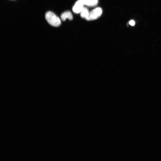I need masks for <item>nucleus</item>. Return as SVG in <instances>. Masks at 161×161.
Listing matches in <instances>:
<instances>
[{
	"mask_svg": "<svg viewBox=\"0 0 161 161\" xmlns=\"http://www.w3.org/2000/svg\"><path fill=\"white\" fill-rule=\"evenodd\" d=\"M45 17L46 21L50 25L56 27L61 25V20L52 12H47L46 14Z\"/></svg>",
	"mask_w": 161,
	"mask_h": 161,
	"instance_id": "nucleus-1",
	"label": "nucleus"
},
{
	"mask_svg": "<svg viewBox=\"0 0 161 161\" xmlns=\"http://www.w3.org/2000/svg\"><path fill=\"white\" fill-rule=\"evenodd\" d=\"M103 12L101 8H97L89 12L87 17L85 19L87 21H93L96 19L101 16Z\"/></svg>",
	"mask_w": 161,
	"mask_h": 161,
	"instance_id": "nucleus-2",
	"label": "nucleus"
},
{
	"mask_svg": "<svg viewBox=\"0 0 161 161\" xmlns=\"http://www.w3.org/2000/svg\"><path fill=\"white\" fill-rule=\"evenodd\" d=\"M84 5L80 0H78L75 3L73 8L74 12L76 14L80 13L84 8Z\"/></svg>",
	"mask_w": 161,
	"mask_h": 161,
	"instance_id": "nucleus-3",
	"label": "nucleus"
},
{
	"mask_svg": "<svg viewBox=\"0 0 161 161\" xmlns=\"http://www.w3.org/2000/svg\"><path fill=\"white\" fill-rule=\"evenodd\" d=\"M84 5L92 7L96 6L98 3V0H80Z\"/></svg>",
	"mask_w": 161,
	"mask_h": 161,
	"instance_id": "nucleus-4",
	"label": "nucleus"
},
{
	"mask_svg": "<svg viewBox=\"0 0 161 161\" xmlns=\"http://www.w3.org/2000/svg\"><path fill=\"white\" fill-rule=\"evenodd\" d=\"M61 18L63 21H65L67 19L69 20H72L73 19V16L71 12L69 11H67L63 13L61 16Z\"/></svg>",
	"mask_w": 161,
	"mask_h": 161,
	"instance_id": "nucleus-5",
	"label": "nucleus"
},
{
	"mask_svg": "<svg viewBox=\"0 0 161 161\" xmlns=\"http://www.w3.org/2000/svg\"><path fill=\"white\" fill-rule=\"evenodd\" d=\"M89 12L88 9L87 8L84 7L81 12L80 13V16L82 18L86 19Z\"/></svg>",
	"mask_w": 161,
	"mask_h": 161,
	"instance_id": "nucleus-6",
	"label": "nucleus"
},
{
	"mask_svg": "<svg viewBox=\"0 0 161 161\" xmlns=\"http://www.w3.org/2000/svg\"><path fill=\"white\" fill-rule=\"evenodd\" d=\"M129 24L131 26H133L135 25V21L133 20L130 21L129 23Z\"/></svg>",
	"mask_w": 161,
	"mask_h": 161,
	"instance_id": "nucleus-7",
	"label": "nucleus"
}]
</instances>
